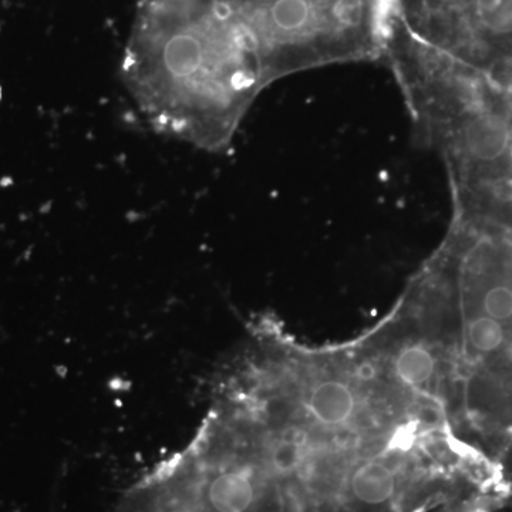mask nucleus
<instances>
[{
	"label": "nucleus",
	"mask_w": 512,
	"mask_h": 512,
	"mask_svg": "<svg viewBox=\"0 0 512 512\" xmlns=\"http://www.w3.org/2000/svg\"><path fill=\"white\" fill-rule=\"evenodd\" d=\"M121 69L151 126L208 151L268 87L225 0H140Z\"/></svg>",
	"instance_id": "obj_1"
},
{
	"label": "nucleus",
	"mask_w": 512,
	"mask_h": 512,
	"mask_svg": "<svg viewBox=\"0 0 512 512\" xmlns=\"http://www.w3.org/2000/svg\"><path fill=\"white\" fill-rule=\"evenodd\" d=\"M266 86L329 64L383 57L386 0H225Z\"/></svg>",
	"instance_id": "obj_2"
},
{
	"label": "nucleus",
	"mask_w": 512,
	"mask_h": 512,
	"mask_svg": "<svg viewBox=\"0 0 512 512\" xmlns=\"http://www.w3.org/2000/svg\"><path fill=\"white\" fill-rule=\"evenodd\" d=\"M436 433H437L436 426H431V424L423 423V421H421V426L419 427V429H417L416 434H414L413 439L410 440L409 443H406V444H404V446L399 447V448L420 446V444L430 443V441L433 440L434 437H436ZM396 450H397V448H396ZM387 453H389V451H387ZM370 458H372V457H370ZM362 463H363V461H362ZM362 463H360V464H362ZM350 473H352V471H350ZM348 477H346V478H348ZM343 484H345V483H343ZM342 487H343V485H342ZM340 490H342V488H340ZM339 494H340V491H339ZM338 497H339V495H338ZM336 501H338V498H336ZM336 501H335V505H336ZM335 505H333L332 511H330V512H333V510H335Z\"/></svg>",
	"instance_id": "obj_3"
}]
</instances>
